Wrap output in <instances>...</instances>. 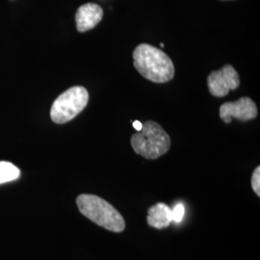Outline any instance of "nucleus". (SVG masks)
I'll return each instance as SVG.
<instances>
[{
	"mask_svg": "<svg viewBox=\"0 0 260 260\" xmlns=\"http://www.w3.org/2000/svg\"><path fill=\"white\" fill-rule=\"evenodd\" d=\"M133 64L140 75L154 83H166L175 76V66L161 49L141 44L133 51Z\"/></svg>",
	"mask_w": 260,
	"mask_h": 260,
	"instance_id": "f257e3e1",
	"label": "nucleus"
},
{
	"mask_svg": "<svg viewBox=\"0 0 260 260\" xmlns=\"http://www.w3.org/2000/svg\"><path fill=\"white\" fill-rule=\"evenodd\" d=\"M79 211L86 218L113 233H122L125 221L121 214L107 201L99 196L82 194L76 199Z\"/></svg>",
	"mask_w": 260,
	"mask_h": 260,
	"instance_id": "f03ea898",
	"label": "nucleus"
},
{
	"mask_svg": "<svg viewBox=\"0 0 260 260\" xmlns=\"http://www.w3.org/2000/svg\"><path fill=\"white\" fill-rule=\"evenodd\" d=\"M131 147L141 156L157 159L166 154L171 148V138L163 127L155 121H148L131 137Z\"/></svg>",
	"mask_w": 260,
	"mask_h": 260,
	"instance_id": "7ed1b4c3",
	"label": "nucleus"
},
{
	"mask_svg": "<svg viewBox=\"0 0 260 260\" xmlns=\"http://www.w3.org/2000/svg\"><path fill=\"white\" fill-rule=\"evenodd\" d=\"M89 102V93L81 86H75L61 93L50 109L51 120L58 124L72 121L83 111Z\"/></svg>",
	"mask_w": 260,
	"mask_h": 260,
	"instance_id": "20e7f679",
	"label": "nucleus"
},
{
	"mask_svg": "<svg viewBox=\"0 0 260 260\" xmlns=\"http://www.w3.org/2000/svg\"><path fill=\"white\" fill-rule=\"evenodd\" d=\"M210 93L216 98H223L230 91L236 90L240 85V78L233 66L225 65L220 71H214L207 77Z\"/></svg>",
	"mask_w": 260,
	"mask_h": 260,
	"instance_id": "39448f33",
	"label": "nucleus"
},
{
	"mask_svg": "<svg viewBox=\"0 0 260 260\" xmlns=\"http://www.w3.org/2000/svg\"><path fill=\"white\" fill-rule=\"evenodd\" d=\"M256 116V104L247 96H243L233 103H223L220 107V117L225 123H230L233 119L241 121H251Z\"/></svg>",
	"mask_w": 260,
	"mask_h": 260,
	"instance_id": "423d86ee",
	"label": "nucleus"
},
{
	"mask_svg": "<svg viewBox=\"0 0 260 260\" xmlns=\"http://www.w3.org/2000/svg\"><path fill=\"white\" fill-rule=\"evenodd\" d=\"M103 18V10L94 3H86L80 6L75 15L76 28L78 32H87L95 27Z\"/></svg>",
	"mask_w": 260,
	"mask_h": 260,
	"instance_id": "0eeeda50",
	"label": "nucleus"
},
{
	"mask_svg": "<svg viewBox=\"0 0 260 260\" xmlns=\"http://www.w3.org/2000/svg\"><path fill=\"white\" fill-rule=\"evenodd\" d=\"M147 221L149 225L157 230L168 228L173 223L172 208L166 204L158 203L148 210Z\"/></svg>",
	"mask_w": 260,
	"mask_h": 260,
	"instance_id": "6e6552de",
	"label": "nucleus"
},
{
	"mask_svg": "<svg viewBox=\"0 0 260 260\" xmlns=\"http://www.w3.org/2000/svg\"><path fill=\"white\" fill-rule=\"evenodd\" d=\"M19 174V169L14 164L6 161L0 162V184L18 179Z\"/></svg>",
	"mask_w": 260,
	"mask_h": 260,
	"instance_id": "1a4fd4ad",
	"label": "nucleus"
},
{
	"mask_svg": "<svg viewBox=\"0 0 260 260\" xmlns=\"http://www.w3.org/2000/svg\"><path fill=\"white\" fill-rule=\"evenodd\" d=\"M185 213V208L182 204H178L172 209V216H173V223H179Z\"/></svg>",
	"mask_w": 260,
	"mask_h": 260,
	"instance_id": "9d476101",
	"label": "nucleus"
},
{
	"mask_svg": "<svg viewBox=\"0 0 260 260\" xmlns=\"http://www.w3.org/2000/svg\"><path fill=\"white\" fill-rule=\"evenodd\" d=\"M251 187L257 197H260V167L255 168L251 176Z\"/></svg>",
	"mask_w": 260,
	"mask_h": 260,
	"instance_id": "9b49d317",
	"label": "nucleus"
},
{
	"mask_svg": "<svg viewBox=\"0 0 260 260\" xmlns=\"http://www.w3.org/2000/svg\"><path fill=\"white\" fill-rule=\"evenodd\" d=\"M133 123V127L136 129L137 132H139L142 129V127H143V123L139 121H135L132 122Z\"/></svg>",
	"mask_w": 260,
	"mask_h": 260,
	"instance_id": "f8f14e48",
	"label": "nucleus"
},
{
	"mask_svg": "<svg viewBox=\"0 0 260 260\" xmlns=\"http://www.w3.org/2000/svg\"><path fill=\"white\" fill-rule=\"evenodd\" d=\"M165 47V45L164 44H160V47Z\"/></svg>",
	"mask_w": 260,
	"mask_h": 260,
	"instance_id": "ddd939ff",
	"label": "nucleus"
}]
</instances>
